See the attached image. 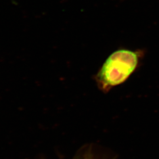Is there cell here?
Instances as JSON below:
<instances>
[{
    "mask_svg": "<svg viewBox=\"0 0 159 159\" xmlns=\"http://www.w3.org/2000/svg\"><path fill=\"white\" fill-rule=\"evenodd\" d=\"M144 56L140 50L118 49L112 52L102 64L95 76L97 85L107 93L130 78L139 66Z\"/></svg>",
    "mask_w": 159,
    "mask_h": 159,
    "instance_id": "cell-1",
    "label": "cell"
}]
</instances>
